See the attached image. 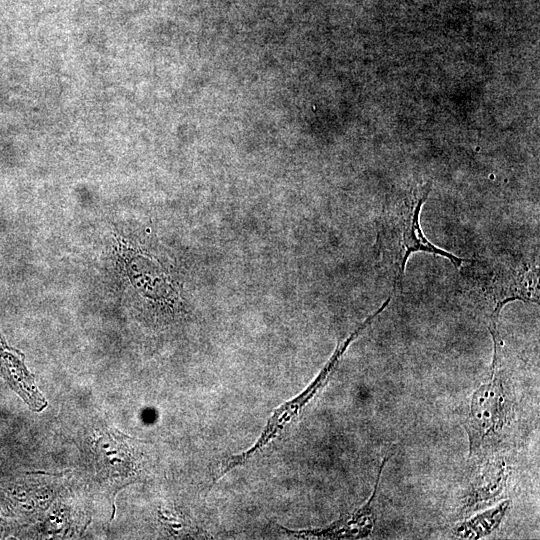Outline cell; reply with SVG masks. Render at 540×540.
I'll use <instances>...</instances> for the list:
<instances>
[{
  "mask_svg": "<svg viewBox=\"0 0 540 540\" xmlns=\"http://www.w3.org/2000/svg\"><path fill=\"white\" fill-rule=\"evenodd\" d=\"M474 271L469 292L488 303L489 325H498L499 314L507 303L539 300L538 268L521 256L504 252L491 260L480 261Z\"/></svg>",
  "mask_w": 540,
  "mask_h": 540,
  "instance_id": "2",
  "label": "cell"
},
{
  "mask_svg": "<svg viewBox=\"0 0 540 540\" xmlns=\"http://www.w3.org/2000/svg\"><path fill=\"white\" fill-rule=\"evenodd\" d=\"M508 475L509 472L504 461H495L490 464L474 483L468 495L465 509L472 510L495 500L504 490Z\"/></svg>",
  "mask_w": 540,
  "mask_h": 540,
  "instance_id": "5",
  "label": "cell"
},
{
  "mask_svg": "<svg viewBox=\"0 0 540 540\" xmlns=\"http://www.w3.org/2000/svg\"><path fill=\"white\" fill-rule=\"evenodd\" d=\"M388 458L389 456L383 458L373 493L363 507L350 516L335 522L330 527L324 530L311 532V534L326 538H361L369 535L375 523L371 503L375 498L379 479Z\"/></svg>",
  "mask_w": 540,
  "mask_h": 540,
  "instance_id": "4",
  "label": "cell"
},
{
  "mask_svg": "<svg viewBox=\"0 0 540 540\" xmlns=\"http://www.w3.org/2000/svg\"><path fill=\"white\" fill-rule=\"evenodd\" d=\"M494 345L492 371L489 381L479 386L472 396L465 422L470 454L494 440L502 431L507 418V399L501 377L502 339L498 326L488 327Z\"/></svg>",
  "mask_w": 540,
  "mask_h": 540,
  "instance_id": "3",
  "label": "cell"
},
{
  "mask_svg": "<svg viewBox=\"0 0 540 540\" xmlns=\"http://www.w3.org/2000/svg\"><path fill=\"white\" fill-rule=\"evenodd\" d=\"M431 191L427 182L389 200L383 208L377 234V247L384 268L393 279L394 288L401 286L411 254L426 252L448 259L460 268L465 259L432 244L420 226V212Z\"/></svg>",
  "mask_w": 540,
  "mask_h": 540,
  "instance_id": "1",
  "label": "cell"
},
{
  "mask_svg": "<svg viewBox=\"0 0 540 540\" xmlns=\"http://www.w3.org/2000/svg\"><path fill=\"white\" fill-rule=\"evenodd\" d=\"M511 502L505 501L474 518L461 523L455 529V534L461 538L478 539L493 532L501 523Z\"/></svg>",
  "mask_w": 540,
  "mask_h": 540,
  "instance_id": "6",
  "label": "cell"
}]
</instances>
